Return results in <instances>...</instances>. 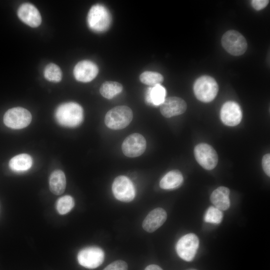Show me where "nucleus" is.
<instances>
[{
	"label": "nucleus",
	"mask_w": 270,
	"mask_h": 270,
	"mask_svg": "<svg viewBox=\"0 0 270 270\" xmlns=\"http://www.w3.org/2000/svg\"><path fill=\"white\" fill-rule=\"evenodd\" d=\"M166 90L160 84H158L148 88L145 100L146 103L152 106H160L165 100Z\"/></svg>",
	"instance_id": "obj_18"
},
{
	"label": "nucleus",
	"mask_w": 270,
	"mask_h": 270,
	"mask_svg": "<svg viewBox=\"0 0 270 270\" xmlns=\"http://www.w3.org/2000/svg\"><path fill=\"white\" fill-rule=\"evenodd\" d=\"M55 118L57 122L62 126L76 128L83 121L84 110L81 106L76 102H65L57 108Z\"/></svg>",
	"instance_id": "obj_1"
},
{
	"label": "nucleus",
	"mask_w": 270,
	"mask_h": 270,
	"mask_svg": "<svg viewBox=\"0 0 270 270\" xmlns=\"http://www.w3.org/2000/svg\"><path fill=\"white\" fill-rule=\"evenodd\" d=\"M74 206V200L69 195L62 196L56 202V206L58 212L60 214H64L70 212Z\"/></svg>",
	"instance_id": "obj_24"
},
{
	"label": "nucleus",
	"mask_w": 270,
	"mask_h": 270,
	"mask_svg": "<svg viewBox=\"0 0 270 270\" xmlns=\"http://www.w3.org/2000/svg\"><path fill=\"white\" fill-rule=\"evenodd\" d=\"M98 72L96 64L92 61L84 60L78 62L74 69L75 78L81 82H88L94 80Z\"/></svg>",
	"instance_id": "obj_13"
},
{
	"label": "nucleus",
	"mask_w": 270,
	"mask_h": 270,
	"mask_svg": "<svg viewBox=\"0 0 270 270\" xmlns=\"http://www.w3.org/2000/svg\"><path fill=\"white\" fill-rule=\"evenodd\" d=\"M104 251L96 246L86 247L81 250L78 254V263L81 266L90 269L99 266L104 262Z\"/></svg>",
	"instance_id": "obj_9"
},
{
	"label": "nucleus",
	"mask_w": 270,
	"mask_h": 270,
	"mask_svg": "<svg viewBox=\"0 0 270 270\" xmlns=\"http://www.w3.org/2000/svg\"><path fill=\"white\" fill-rule=\"evenodd\" d=\"M103 270H128V264L123 260H118L108 264Z\"/></svg>",
	"instance_id": "obj_27"
},
{
	"label": "nucleus",
	"mask_w": 270,
	"mask_h": 270,
	"mask_svg": "<svg viewBox=\"0 0 270 270\" xmlns=\"http://www.w3.org/2000/svg\"><path fill=\"white\" fill-rule=\"evenodd\" d=\"M87 22L89 28L93 31L104 32L110 25L111 16L104 6L96 4L90 8L87 16Z\"/></svg>",
	"instance_id": "obj_3"
},
{
	"label": "nucleus",
	"mask_w": 270,
	"mask_h": 270,
	"mask_svg": "<svg viewBox=\"0 0 270 270\" xmlns=\"http://www.w3.org/2000/svg\"><path fill=\"white\" fill-rule=\"evenodd\" d=\"M30 112L22 107H16L8 110L4 116V124L13 129H22L28 126L32 121Z\"/></svg>",
	"instance_id": "obj_6"
},
{
	"label": "nucleus",
	"mask_w": 270,
	"mask_h": 270,
	"mask_svg": "<svg viewBox=\"0 0 270 270\" xmlns=\"http://www.w3.org/2000/svg\"><path fill=\"white\" fill-rule=\"evenodd\" d=\"M186 108V104L183 99L171 96L165 98L160 105V111L164 116L170 118L184 113Z\"/></svg>",
	"instance_id": "obj_14"
},
{
	"label": "nucleus",
	"mask_w": 270,
	"mask_h": 270,
	"mask_svg": "<svg viewBox=\"0 0 270 270\" xmlns=\"http://www.w3.org/2000/svg\"><path fill=\"white\" fill-rule=\"evenodd\" d=\"M18 16L24 24L32 28L38 26L42 22V17L38 10L32 4L25 2L18 10Z\"/></svg>",
	"instance_id": "obj_15"
},
{
	"label": "nucleus",
	"mask_w": 270,
	"mask_h": 270,
	"mask_svg": "<svg viewBox=\"0 0 270 270\" xmlns=\"http://www.w3.org/2000/svg\"><path fill=\"white\" fill-rule=\"evenodd\" d=\"M146 146L144 138L140 134L134 133L129 135L122 144V150L128 157L134 158L142 154Z\"/></svg>",
	"instance_id": "obj_11"
},
{
	"label": "nucleus",
	"mask_w": 270,
	"mask_h": 270,
	"mask_svg": "<svg viewBox=\"0 0 270 270\" xmlns=\"http://www.w3.org/2000/svg\"><path fill=\"white\" fill-rule=\"evenodd\" d=\"M49 187L51 192L56 195H60L64 192L66 178L62 170H57L52 172L49 177Z\"/></svg>",
	"instance_id": "obj_19"
},
{
	"label": "nucleus",
	"mask_w": 270,
	"mask_h": 270,
	"mask_svg": "<svg viewBox=\"0 0 270 270\" xmlns=\"http://www.w3.org/2000/svg\"><path fill=\"white\" fill-rule=\"evenodd\" d=\"M140 80L142 83L153 86L160 84L164 81V77L158 72L146 71L140 75Z\"/></svg>",
	"instance_id": "obj_23"
},
{
	"label": "nucleus",
	"mask_w": 270,
	"mask_h": 270,
	"mask_svg": "<svg viewBox=\"0 0 270 270\" xmlns=\"http://www.w3.org/2000/svg\"><path fill=\"white\" fill-rule=\"evenodd\" d=\"M183 180L182 173L178 170H172L164 176L160 181V186L164 190L174 189L180 186Z\"/></svg>",
	"instance_id": "obj_21"
},
{
	"label": "nucleus",
	"mask_w": 270,
	"mask_h": 270,
	"mask_svg": "<svg viewBox=\"0 0 270 270\" xmlns=\"http://www.w3.org/2000/svg\"><path fill=\"white\" fill-rule=\"evenodd\" d=\"M32 164V159L26 154L16 155L12 158L9 162L10 170L16 172H22L28 170Z\"/></svg>",
	"instance_id": "obj_20"
},
{
	"label": "nucleus",
	"mask_w": 270,
	"mask_h": 270,
	"mask_svg": "<svg viewBox=\"0 0 270 270\" xmlns=\"http://www.w3.org/2000/svg\"><path fill=\"white\" fill-rule=\"evenodd\" d=\"M223 218V214L222 210L215 206H211L206 210L204 220L206 222L218 224H220Z\"/></svg>",
	"instance_id": "obj_26"
},
{
	"label": "nucleus",
	"mask_w": 270,
	"mask_h": 270,
	"mask_svg": "<svg viewBox=\"0 0 270 270\" xmlns=\"http://www.w3.org/2000/svg\"><path fill=\"white\" fill-rule=\"evenodd\" d=\"M144 270H162V268L156 264H150L146 266Z\"/></svg>",
	"instance_id": "obj_30"
},
{
	"label": "nucleus",
	"mask_w": 270,
	"mask_h": 270,
	"mask_svg": "<svg viewBox=\"0 0 270 270\" xmlns=\"http://www.w3.org/2000/svg\"><path fill=\"white\" fill-rule=\"evenodd\" d=\"M262 166L265 173L270 176V155L269 154L264 156L262 159Z\"/></svg>",
	"instance_id": "obj_28"
},
{
	"label": "nucleus",
	"mask_w": 270,
	"mask_h": 270,
	"mask_svg": "<svg viewBox=\"0 0 270 270\" xmlns=\"http://www.w3.org/2000/svg\"><path fill=\"white\" fill-rule=\"evenodd\" d=\"M269 2L268 0H252L251 4L254 8L259 10L266 8Z\"/></svg>",
	"instance_id": "obj_29"
},
{
	"label": "nucleus",
	"mask_w": 270,
	"mask_h": 270,
	"mask_svg": "<svg viewBox=\"0 0 270 270\" xmlns=\"http://www.w3.org/2000/svg\"><path fill=\"white\" fill-rule=\"evenodd\" d=\"M242 112L239 104L233 101L226 102L222 106L220 116L226 125L234 126L239 124L242 118Z\"/></svg>",
	"instance_id": "obj_12"
},
{
	"label": "nucleus",
	"mask_w": 270,
	"mask_h": 270,
	"mask_svg": "<svg viewBox=\"0 0 270 270\" xmlns=\"http://www.w3.org/2000/svg\"><path fill=\"white\" fill-rule=\"evenodd\" d=\"M122 90V86L120 83L116 82L107 81L101 85L100 92L104 98L112 99L120 93Z\"/></svg>",
	"instance_id": "obj_22"
},
{
	"label": "nucleus",
	"mask_w": 270,
	"mask_h": 270,
	"mask_svg": "<svg viewBox=\"0 0 270 270\" xmlns=\"http://www.w3.org/2000/svg\"><path fill=\"white\" fill-rule=\"evenodd\" d=\"M44 76L48 81L57 82L62 80V72L58 66L50 63L45 67Z\"/></svg>",
	"instance_id": "obj_25"
},
{
	"label": "nucleus",
	"mask_w": 270,
	"mask_h": 270,
	"mask_svg": "<svg viewBox=\"0 0 270 270\" xmlns=\"http://www.w3.org/2000/svg\"><path fill=\"white\" fill-rule=\"evenodd\" d=\"M222 44L227 52L235 56L244 54L248 48L244 37L234 30H228L223 34Z\"/></svg>",
	"instance_id": "obj_5"
},
{
	"label": "nucleus",
	"mask_w": 270,
	"mask_h": 270,
	"mask_svg": "<svg viewBox=\"0 0 270 270\" xmlns=\"http://www.w3.org/2000/svg\"><path fill=\"white\" fill-rule=\"evenodd\" d=\"M199 246V240L194 234L190 233L182 236L178 242L176 250L182 260L190 262L193 260Z\"/></svg>",
	"instance_id": "obj_8"
},
{
	"label": "nucleus",
	"mask_w": 270,
	"mask_h": 270,
	"mask_svg": "<svg viewBox=\"0 0 270 270\" xmlns=\"http://www.w3.org/2000/svg\"><path fill=\"white\" fill-rule=\"evenodd\" d=\"M194 154L198 162L206 170H212L218 164L217 153L208 144L202 143L196 146L194 149Z\"/></svg>",
	"instance_id": "obj_10"
},
{
	"label": "nucleus",
	"mask_w": 270,
	"mask_h": 270,
	"mask_svg": "<svg viewBox=\"0 0 270 270\" xmlns=\"http://www.w3.org/2000/svg\"><path fill=\"white\" fill-rule=\"evenodd\" d=\"M133 118L132 110L128 106H120L113 108L107 112L104 118L106 126L118 130L126 127Z\"/></svg>",
	"instance_id": "obj_2"
},
{
	"label": "nucleus",
	"mask_w": 270,
	"mask_h": 270,
	"mask_svg": "<svg viewBox=\"0 0 270 270\" xmlns=\"http://www.w3.org/2000/svg\"><path fill=\"white\" fill-rule=\"evenodd\" d=\"M230 190L225 186H220L211 194L210 200L216 208L220 210H226L230 206Z\"/></svg>",
	"instance_id": "obj_17"
},
{
	"label": "nucleus",
	"mask_w": 270,
	"mask_h": 270,
	"mask_svg": "<svg viewBox=\"0 0 270 270\" xmlns=\"http://www.w3.org/2000/svg\"><path fill=\"white\" fill-rule=\"evenodd\" d=\"M166 218L167 214L164 209L156 208L145 218L142 222V228L147 232H152L164 224Z\"/></svg>",
	"instance_id": "obj_16"
},
{
	"label": "nucleus",
	"mask_w": 270,
	"mask_h": 270,
	"mask_svg": "<svg viewBox=\"0 0 270 270\" xmlns=\"http://www.w3.org/2000/svg\"><path fill=\"white\" fill-rule=\"evenodd\" d=\"M112 190L118 200L128 202L132 201L136 195V190L132 181L124 176H120L114 180Z\"/></svg>",
	"instance_id": "obj_7"
},
{
	"label": "nucleus",
	"mask_w": 270,
	"mask_h": 270,
	"mask_svg": "<svg viewBox=\"0 0 270 270\" xmlns=\"http://www.w3.org/2000/svg\"><path fill=\"white\" fill-rule=\"evenodd\" d=\"M218 86L216 80L208 76H202L194 82V92L196 98L204 102H212L217 95Z\"/></svg>",
	"instance_id": "obj_4"
}]
</instances>
